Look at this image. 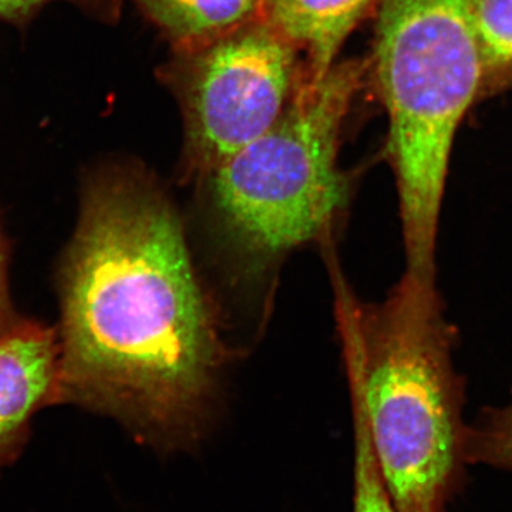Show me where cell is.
I'll list each match as a JSON object with an SVG mask.
<instances>
[{"instance_id": "obj_12", "label": "cell", "mask_w": 512, "mask_h": 512, "mask_svg": "<svg viewBox=\"0 0 512 512\" xmlns=\"http://www.w3.org/2000/svg\"><path fill=\"white\" fill-rule=\"evenodd\" d=\"M60 0H0V20L10 25H28L46 5ZM72 3L93 18L113 23L119 19L123 0H63Z\"/></svg>"}, {"instance_id": "obj_5", "label": "cell", "mask_w": 512, "mask_h": 512, "mask_svg": "<svg viewBox=\"0 0 512 512\" xmlns=\"http://www.w3.org/2000/svg\"><path fill=\"white\" fill-rule=\"evenodd\" d=\"M161 82L181 107V173L202 180L279 119L306 76L298 47L264 18L173 50Z\"/></svg>"}, {"instance_id": "obj_4", "label": "cell", "mask_w": 512, "mask_h": 512, "mask_svg": "<svg viewBox=\"0 0 512 512\" xmlns=\"http://www.w3.org/2000/svg\"><path fill=\"white\" fill-rule=\"evenodd\" d=\"M477 0H380L370 74L389 116L406 274L436 285V242L454 138L480 100Z\"/></svg>"}, {"instance_id": "obj_3", "label": "cell", "mask_w": 512, "mask_h": 512, "mask_svg": "<svg viewBox=\"0 0 512 512\" xmlns=\"http://www.w3.org/2000/svg\"><path fill=\"white\" fill-rule=\"evenodd\" d=\"M367 74L370 57L305 80L262 136L200 180L215 241L241 278L261 281L293 249L332 239L352 194L340 136Z\"/></svg>"}, {"instance_id": "obj_1", "label": "cell", "mask_w": 512, "mask_h": 512, "mask_svg": "<svg viewBox=\"0 0 512 512\" xmlns=\"http://www.w3.org/2000/svg\"><path fill=\"white\" fill-rule=\"evenodd\" d=\"M60 402L161 451L207 433L228 350L170 195L136 163L100 167L59 272Z\"/></svg>"}, {"instance_id": "obj_13", "label": "cell", "mask_w": 512, "mask_h": 512, "mask_svg": "<svg viewBox=\"0 0 512 512\" xmlns=\"http://www.w3.org/2000/svg\"><path fill=\"white\" fill-rule=\"evenodd\" d=\"M6 264H8V261H6L5 242H3L2 232H0V325L18 316L13 311L12 303H10L9 299Z\"/></svg>"}, {"instance_id": "obj_10", "label": "cell", "mask_w": 512, "mask_h": 512, "mask_svg": "<svg viewBox=\"0 0 512 512\" xmlns=\"http://www.w3.org/2000/svg\"><path fill=\"white\" fill-rule=\"evenodd\" d=\"M355 426V511L396 512L384 487L377 464L362 392L356 380L349 379Z\"/></svg>"}, {"instance_id": "obj_7", "label": "cell", "mask_w": 512, "mask_h": 512, "mask_svg": "<svg viewBox=\"0 0 512 512\" xmlns=\"http://www.w3.org/2000/svg\"><path fill=\"white\" fill-rule=\"evenodd\" d=\"M380 0H265L262 18L298 47L309 82L336 63L340 47Z\"/></svg>"}, {"instance_id": "obj_8", "label": "cell", "mask_w": 512, "mask_h": 512, "mask_svg": "<svg viewBox=\"0 0 512 512\" xmlns=\"http://www.w3.org/2000/svg\"><path fill=\"white\" fill-rule=\"evenodd\" d=\"M171 43L187 49L262 19L265 0H133Z\"/></svg>"}, {"instance_id": "obj_2", "label": "cell", "mask_w": 512, "mask_h": 512, "mask_svg": "<svg viewBox=\"0 0 512 512\" xmlns=\"http://www.w3.org/2000/svg\"><path fill=\"white\" fill-rule=\"evenodd\" d=\"M336 316L384 487L396 512H446L464 480L463 379L456 332L436 285L404 275L376 305H362L336 259Z\"/></svg>"}, {"instance_id": "obj_9", "label": "cell", "mask_w": 512, "mask_h": 512, "mask_svg": "<svg viewBox=\"0 0 512 512\" xmlns=\"http://www.w3.org/2000/svg\"><path fill=\"white\" fill-rule=\"evenodd\" d=\"M480 100L512 89V0H477Z\"/></svg>"}, {"instance_id": "obj_11", "label": "cell", "mask_w": 512, "mask_h": 512, "mask_svg": "<svg viewBox=\"0 0 512 512\" xmlns=\"http://www.w3.org/2000/svg\"><path fill=\"white\" fill-rule=\"evenodd\" d=\"M464 458L512 473V400L498 409L485 410L467 426Z\"/></svg>"}, {"instance_id": "obj_6", "label": "cell", "mask_w": 512, "mask_h": 512, "mask_svg": "<svg viewBox=\"0 0 512 512\" xmlns=\"http://www.w3.org/2000/svg\"><path fill=\"white\" fill-rule=\"evenodd\" d=\"M56 402H60L57 333L15 316L0 325V473L22 453L32 417Z\"/></svg>"}]
</instances>
